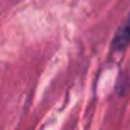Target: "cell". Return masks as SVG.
I'll return each mask as SVG.
<instances>
[{"label":"cell","mask_w":130,"mask_h":130,"mask_svg":"<svg viewBox=\"0 0 130 130\" xmlns=\"http://www.w3.org/2000/svg\"><path fill=\"white\" fill-rule=\"evenodd\" d=\"M129 43H130V14L116 32L112 42V48L115 51H123V49H126V46Z\"/></svg>","instance_id":"obj_1"}]
</instances>
